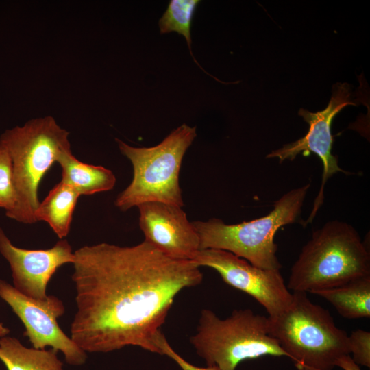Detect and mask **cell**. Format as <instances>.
Returning a JSON list of instances; mask_svg holds the SVG:
<instances>
[{"label": "cell", "mask_w": 370, "mask_h": 370, "mask_svg": "<svg viewBox=\"0 0 370 370\" xmlns=\"http://www.w3.org/2000/svg\"><path fill=\"white\" fill-rule=\"evenodd\" d=\"M72 264L77 311L71 338L90 353L133 345L159 354L154 338L175 297L203 280L194 262L171 258L145 241L85 245L74 251Z\"/></svg>", "instance_id": "obj_1"}, {"label": "cell", "mask_w": 370, "mask_h": 370, "mask_svg": "<svg viewBox=\"0 0 370 370\" xmlns=\"http://www.w3.org/2000/svg\"><path fill=\"white\" fill-rule=\"evenodd\" d=\"M370 275V254L350 224L331 221L315 230L293 264L287 288L300 292L331 288Z\"/></svg>", "instance_id": "obj_2"}, {"label": "cell", "mask_w": 370, "mask_h": 370, "mask_svg": "<svg viewBox=\"0 0 370 370\" xmlns=\"http://www.w3.org/2000/svg\"><path fill=\"white\" fill-rule=\"evenodd\" d=\"M69 136L51 116L30 119L1 135L0 144L12 159L16 197L14 208L5 212L7 217L25 224L37 222L38 186L59 158L71 150Z\"/></svg>", "instance_id": "obj_3"}, {"label": "cell", "mask_w": 370, "mask_h": 370, "mask_svg": "<svg viewBox=\"0 0 370 370\" xmlns=\"http://www.w3.org/2000/svg\"><path fill=\"white\" fill-rule=\"evenodd\" d=\"M283 312L269 318L270 334L297 370H332L336 360L349 354L348 335L330 312L311 301L307 293L294 291Z\"/></svg>", "instance_id": "obj_4"}, {"label": "cell", "mask_w": 370, "mask_h": 370, "mask_svg": "<svg viewBox=\"0 0 370 370\" xmlns=\"http://www.w3.org/2000/svg\"><path fill=\"white\" fill-rule=\"evenodd\" d=\"M310 187L308 183L289 190L274 203L268 214L249 221L226 224L217 218L193 221L199 249L227 251L260 269L280 270L275 233L281 227L298 221Z\"/></svg>", "instance_id": "obj_5"}, {"label": "cell", "mask_w": 370, "mask_h": 370, "mask_svg": "<svg viewBox=\"0 0 370 370\" xmlns=\"http://www.w3.org/2000/svg\"><path fill=\"white\" fill-rule=\"evenodd\" d=\"M196 136V127L184 123L153 147H133L116 138L121 153L132 164L133 177L116 197L115 206L123 212L152 201L182 207L180 171L184 156Z\"/></svg>", "instance_id": "obj_6"}, {"label": "cell", "mask_w": 370, "mask_h": 370, "mask_svg": "<svg viewBox=\"0 0 370 370\" xmlns=\"http://www.w3.org/2000/svg\"><path fill=\"white\" fill-rule=\"evenodd\" d=\"M190 342L208 366L235 370L241 362L269 355L287 356L269 332L268 317L250 309L234 310L224 319L210 310L201 312Z\"/></svg>", "instance_id": "obj_7"}, {"label": "cell", "mask_w": 370, "mask_h": 370, "mask_svg": "<svg viewBox=\"0 0 370 370\" xmlns=\"http://www.w3.org/2000/svg\"><path fill=\"white\" fill-rule=\"evenodd\" d=\"M349 105H356L351 100L350 86L347 83L336 84L333 86L330 100L324 110L317 112H310L303 108L299 110V115L310 126L308 133L299 140L284 145L267 156L268 158H278L280 163L285 160H293L299 153L306 156L310 153H314L321 159L323 164L321 184L312 210L304 223V227L312 222L323 203L324 186L327 180L337 172L349 173L338 166V158L331 153L334 142L331 132L332 120Z\"/></svg>", "instance_id": "obj_8"}, {"label": "cell", "mask_w": 370, "mask_h": 370, "mask_svg": "<svg viewBox=\"0 0 370 370\" xmlns=\"http://www.w3.org/2000/svg\"><path fill=\"white\" fill-rule=\"evenodd\" d=\"M192 261L199 267L214 269L226 284L254 297L269 318L283 312L292 301L280 270L260 269L231 252L216 249L198 250Z\"/></svg>", "instance_id": "obj_9"}, {"label": "cell", "mask_w": 370, "mask_h": 370, "mask_svg": "<svg viewBox=\"0 0 370 370\" xmlns=\"http://www.w3.org/2000/svg\"><path fill=\"white\" fill-rule=\"evenodd\" d=\"M0 298L6 302L23 323V336L33 347L45 349L50 347L61 352L65 361L79 366L86 361V352L69 337L58 325V319L65 312L61 299L48 295L45 301H38L20 293L12 285L0 279Z\"/></svg>", "instance_id": "obj_10"}, {"label": "cell", "mask_w": 370, "mask_h": 370, "mask_svg": "<svg viewBox=\"0 0 370 370\" xmlns=\"http://www.w3.org/2000/svg\"><path fill=\"white\" fill-rule=\"evenodd\" d=\"M0 253L10 266L13 286L38 301L48 298L47 284L57 269L74 260L72 247L64 238L47 249H22L12 243L1 227Z\"/></svg>", "instance_id": "obj_11"}, {"label": "cell", "mask_w": 370, "mask_h": 370, "mask_svg": "<svg viewBox=\"0 0 370 370\" xmlns=\"http://www.w3.org/2000/svg\"><path fill=\"white\" fill-rule=\"evenodd\" d=\"M137 207L144 241L171 258L192 260L199 238L182 207L158 201Z\"/></svg>", "instance_id": "obj_12"}, {"label": "cell", "mask_w": 370, "mask_h": 370, "mask_svg": "<svg viewBox=\"0 0 370 370\" xmlns=\"http://www.w3.org/2000/svg\"><path fill=\"white\" fill-rule=\"evenodd\" d=\"M63 182L73 188L79 195H90L112 190L116 184L113 172L102 166H96L77 160L71 150L58 159Z\"/></svg>", "instance_id": "obj_13"}, {"label": "cell", "mask_w": 370, "mask_h": 370, "mask_svg": "<svg viewBox=\"0 0 370 370\" xmlns=\"http://www.w3.org/2000/svg\"><path fill=\"white\" fill-rule=\"evenodd\" d=\"M79 197V194L73 188L60 181L39 203L34 214L36 221L47 222L59 239H64L70 232Z\"/></svg>", "instance_id": "obj_14"}, {"label": "cell", "mask_w": 370, "mask_h": 370, "mask_svg": "<svg viewBox=\"0 0 370 370\" xmlns=\"http://www.w3.org/2000/svg\"><path fill=\"white\" fill-rule=\"evenodd\" d=\"M328 302L346 319L370 317V275L312 293Z\"/></svg>", "instance_id": "obj_15"}, {"label": "cell", "mask_w": 370, "mask_h": 370, "mask_svg": "<svg viewBox=\"0 0 370 370\" xmlns=\"http://www.w3.org/2000/svg\"><path fill=\"white\" fill-rule=\"evenodd\" d=\"M58 353L27 347L14 337L0 338V360L7 370H64Z\"/></svg>", "instance_id": "obj_16"}, {"label": "cell", "mask_w": 370, "mask_h": 370, "mask_svg": "<svg viewBox=\"0 0 370 370\" xmlns=\"http://www.w3.org/2000/svg\"><path fill=\"white\" fill-rule=\"evenodd\" d=\"M200 1L171 0L158 21L161 34L175 32L182 35L187 42L190 53L195 62L201 69L191 50V24L194 12ZM204 70V69H203ZM204 72H206L204 70Z\"/></svg>", "instance_id": "obj_17"}, {"label": "cell", "mask_w": 370, "mask_h": 370, "mask_svg": "<svg viewBox=\"0 0 370 370\" xmlns=\"http://www.w3.org/2000/svg\"><path fill=\"white\" fill-rule=\"evenodd\" d=\"M16 201L12 159L7 149L0 144V208H4L5 212L10 211Z\"/></svg>", "instance_id": "obj_18"}, {"label": "cell", "mask_w": 370, "mask_h": 370, "mask_svg": "<svg viewBox=\"0 0 370 370\" xmlns=\"http://www.w3.org/2000/svg\"><path fill=\"white\" fill-rule=\"evenodd\" d=\"M349 354L358 365L370 367V332L358 329L348 336Z\"/></svg>", "instance_id": "obj_19"}, {"label": "cell", "mask_w": 370, "mask_h": 370, "mask_svg": "<svg viewBox=\"0 0 370 370\" xmlns=\"http://www.w3.org/2000/svg\"><path fill=\"white\" fill-rule=\"evenodd\" d=\"M154 343L159 351V354L166 355L173 360L182 370H222L217 366L199 367L184 360L170 345L164 334L160 331L154 338Z\"/></svg>", "instance_id": "obj_20"}, {"label": "cell", "mask_w": 370, "mask_h": 370, "mask_svg": "<svg viewBox=\"0 0 370 370\" xmlns=\"http://www.w3.org/2000/svg\"><path fill=\"white\" fill-rule=\"evenodd\" d=\"M335 367H339L343 370H361L349 354L339 357L335 362Z\"/></svg>", "instance_id": "obj_21"}, {"label": "cell", "mask_w": 370, "mask_h": 370, "mask_svg": "<svg viewBox=\"0 0 370 370\" xmlns=\"http://www.w3.org/2000/svg\"><path fill=\"white\" fill-rule=\"evenodd\" d=\"M9 333V328L4 326L2 323H0V338L8 336Z\"/></svg>", "instance_id": "obj_22"}]
</instances>
